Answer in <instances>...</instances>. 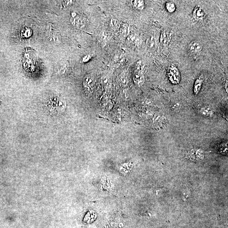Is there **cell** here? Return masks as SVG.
Wrapping results in <instances>:
<instances>
[{
  "label": "cell",
  "mask_w": 228,
  "mask_h": 228,
  "mask_svg": "<svg viewBox=\"0 0 228 228\" xmlns=\"http://www.w3.org/2000/svg\"><path fill=\"white\" fill-rule=\"evenodd\" d=\"M168 75L169 80L173 84H177L179 83L181 80V75L177 68L172 66L169 68Z\"/></svg>",
  "instance_id": "cell-1"
},
{
  "label": "cell",
  "mask_w": 228,
  "mask_h": 228,
  "mask_svg": "<svg viewBox=\"0 0 228 228\" xmlns=\"http://www.w3.org/2000/svg\"><path fill=\"white\" fill-rule=\"evenodd\" d=\"M188 48L189 52L192 55L196 57L200 55L202 50L203 46L201 43L198 42L196 41H193L189 44Z\"/></svg>",
  "instance_id": "cell-2"
},
{
  "label": "cell",
  "mask_w": 228,
  "mask_h": 228,
  "mask_svg": "<svg viewBox=\"0 0 228 228\" xmlns=\"http://www.w3.org/2000/svg\"><path fill=\"white\" fill-rule=\"evenodd\" d=\"M188 157L192 160L200 161L204 159L205 154L200 149H194L188 152Z\"/></svg>",
  "instance_id": "cell-3"
},
{
  "label": "cell",
  "mask_w": 228,
  "mask_h": 228,
  "mask_svg": "<svg viewBox=\"0 0 228 228\" xmlns=\"http://www.w3.org/2000/svg\"><path fill=\"white\" fill-rule=\"evenodd\" d=\"M133 80L135 84L138 86H141L145 82L144 75L141 71H135L133 75Z\"/></svg>",
  "instance_id": "cell-4"
},
{
  "label": "cell",
  "mask_w": 228,
  "mask_h": 228,
  "mask_svg": "<svg viewBox=\"0 0 228 228\" xmlns=\"http://www.w3.org/2000/svg\"><path fill=\"white\" fill-rule=\"evenodd\" d=\"M94 79L90 76H86L83 80V85L87 93L91 92L92 88L94 85Z\"/></svg>",
  "instance_id": "cell-5"
},
{
  "label": "cell",
  "mask_w": 228,
  "mask_h": 228,
  "mask_svg": "<svg viewBox=\"0 0 228 228\" xmlns=\"http://www.w3.org/2000/svg\"><path fill=\"white\" fill-rule=\"evenodd\" d=\"M193 17L196 21H200L204 18V12L200 6H197L193 12Z\"/></svg>",
  "instance_id": "cell-6"
},
{
  "label": "cell",
  "mask_w": 228,
  "mask_h": 228,
  "mask_svg": "<svg viewBox=\"0 0 228 228\" xmlns=\"http://www.w3.org/2000/svg\"><path fill=\"white\" fill-rule=\"evenodd\" d=\"M200 113L202 116L207 118H212L214 115L213 111L208 107H202L200 109Z\"/></svg>",
  "instance_id": "cell-7"
},
{
  "label": "cell",
  "mask_w": 228,
  "mask_h": 228,
  "mask_svg": "<svg viewBox=\"0 0 228 228\" xmlns=\"http://www.w3.org/2000/svg\"><path fill=\"white\" fill-rule=\"evenodd\" d=\"M203 80L202 77H200L197 78L194 83V88H193V92L195 95H197L201 90L202 87Z\"/></svg>",
  "instance_id": "cell-8"
},
{
  "label": "cell",
  "mask_w": 228,
  "mask_h": 228,
  "mask_svg": "<svg viewBox=\"0 0 228 228\" xmlns=\"http://www.w3.org/2000/svg\"><path fill=\"white\" fill-rule=\"evenodd\" d=\"M72 22L73 24L80 28L84 27L85 26V20L81 17H74Z\"/></svg>",
  "instance_id": "cell-9"
},
{
  "label": "cell",
  "mask_w": 228,
  "mask_h": 228,
  "mask_svg": "<svg viewBox=\"0 0 228 228\" xmlns=\"http://www.w3.org/2000/svg\"><path fill=\"white\" fill-rule=\"evenodd\" d=\"M131 3L135 9L139 10H143L144 7V2L142 0H135L131 1Z\"/></svg>",
  "instance_id": "cell-10"
},
{
  "label": "cell",
  "mask_w": 228,
  "mask_h": 228,
  "mask_svg": "<svg viewBox=\"0 0 228 228\" xmlns=\"http://www.w3.org/2000/svg\"><path fill=\"white\" fill-rule=\"evenodd\" d=\"M167 9L170 13H173L175 11L176 9L175 6L173 3L172 2H167L166 4Z\"/></svg>",
  "instance_id": "cell-11"
},
{
  "label": "cell",
  "mask_w": 228,
  "mask_h": 228,
  "mask_svg": "<svg viewBox=\"0 0 228 228\" xmlns=\"http://www.w3.org/2000/svg\"><path fill=\"white\" fill-rule=\"evenodd\" d=\"M109 36L108 32L104 31V32H101V34H100L99 36L100 39H101V41H103V42H106L108 41Z\"/></svg>",
  "instance_id": "cell-12"
},
{
  "label": "cell",
  "mask_w": 228,
  "mask_h": 228,
  "mask_svg": "<svg viewBox=\"0 0 228 228\" xmlns=\"http://www.w3.org/2000/svg\"><path fill=\"white\" fill-rule=\"evenodd\" d=\"M120 82L122 86L125 87L127 85L128 83V79L127 76L125 75V73L122 74L120 77Z\"/></svg>",
  "instance_id": "cell-13"
},
{
  "label": "cell",
  "mask_w": 228,
  "mask_h": 228,
  "mask_svg": "<svg viewBox=\"0 0 228 228\" xmlns=\"http://www.w3.org/2000/svg\"><path fill=\"white\" fill-rule=\"evenodd\" d=\"M110 24L112 28L114 30L119 29L120 26V24L118 22V20H115V19H112L111 20Z\"/></svg>",
  "instance_id": "cell-14"
},
{
  "label": "cell",
  "mask_w": 228,
  "mask_h": 228,
  "mask_svg": "<svg viewBox=\"0 0 228 228\" xmlns=\"http://www.w3.org/2000/svg\"><path fill=\"white\" fill-rule=\"evenodd\" d=\"M144 63L142 61H139L137 62L135 65V69L136 71H141L144 69Z\"/></svg>",
  "instance_id": "cell-15"
},
{
  "label": "cell",
  "mask_w": 228,
  "mask_h": 228,
  "mask_svg": "<svg viewBox=\"0 0 228 228\" xmlns=\"http://www.w3.org/2000/svg\"><path fill=\"white\" fill-rule=\"evenodd\" d=\"M101 82L103 85L107 86L109 84L110 79L108 76H105V75L102 76L101 77Z\"/></svg>",
  "instance_id": "cell-16"
},
{
  "label": "cell",
  "mask_w": 228,
  "mask_h": 228,
  "mask_svg": "<svg viewBox=\"0 0 228 228\" xmlns=\"http://www.w3.org/2000/svg\"><path fill=\"white\" fill-rule=\"evenodd\" d=\"M221 150V152H223V153H227V144L226 143H223L220 146Z\"/></svg>",
  "instance_id": "cell-17"
},
{
  "label": "cell",
  "mask_w": 228,
  "mask_h": 228,
  "mask_svg": "<svg viewBox=\"0 0 228 228\" xmlns=\"http://www.w3.org/2000/svg\"><path fill=\"white\" fill-rule=\"evenodd\" d=\"M91 58V56L90 55H86L82 58V61L84 63H86V62L89 61Z\"/></svg>",
  "instance_id": "cell-18"
},
{
  "label": "cell",
  "mask_w": 228,
  "mask_h": 228,
  "mask_svg": "<svg viewBox=\"0 0 228 228\" xmlns=\"http://www.w3.org/2000/svg\"><path fill=\"white\" fill-rule=\"evenodd\" d=\"M73 3L72 1H65L63 2V3H64V5L65 7H69Z\"/></svg>",
  "instance_id": "cell-19"
},
{
  "label": "cell",
  "mask_w": 228,
  "mask_h": 228,
  "mask_svg": "<svg viewBox=\"0 0 228 228\" xmlns=\"http://www.w3.org/2000/svg\"><path fill=\"white\" fill-rule=\"evenodd\" d=\"M228 81L227 80L225 82V85H224V86H225L226 90L227 93H228Z\"/></svg>",
  "instance_id": "cell-20"
}]
</instances>
